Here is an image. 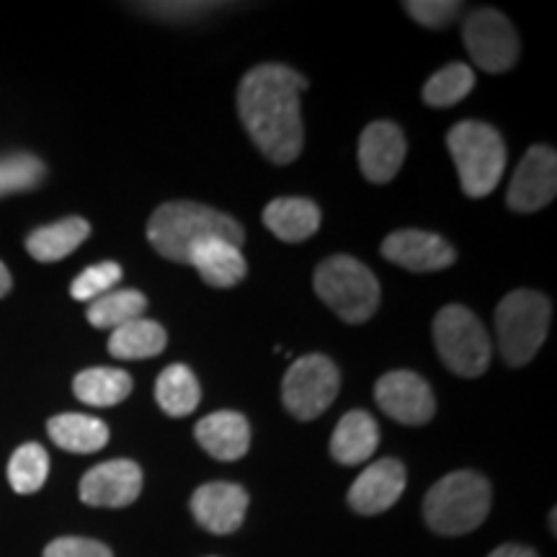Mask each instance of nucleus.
I'll list each match as a JSON object with an SVG mask.
<instances>
[{"label": "nucleus", "mask_w": 557, "mask_h": 557, "mask_svg": "<svg viewBox=\"0 0 557 557\" xmlns=\"http://www.w3.org/2000/svg\"><path fill=\"white\" fill-rule=\"evenodd\" d=\"M308 81L287 65H259L243 75L238 116L253 145L271 163L287 165L305 145L299 94Z\"/></svg>", "instance_id": "f257e3e1"}, {"label": "nucleus", "mask_w": 557, "mask_h": 557, "mask_svg": "<svg viewBox=\"0 0 557 557\" xmlns=\"http://www.w3.org/2000/svg\"><path fill=\"white\" fill-rule=\"evenodd\" d=\"M207 238H222L243 246L246 233L225 212L197 201H169L158 207L148 222V240L163 259L186 263L189 250Z\"/></svg>", "instance_id": "f03ea898"}, {"label": "nucleus", "mask_w": 557, "mask_h": 557, "mask_svg": "<svg viewBox=\"0 0 557 557\" xmlns=\"http://www.w3.org/2000/svg\"><path fill=\"white\" fill-rule=\"evenodd\" d=\"M491 513V483L472 470L449 472L423 498V519L444 537L470 534Z\"/></svg>", "instance_id": "7ed1b4c3"}, {"label": "nucleus", "mask_w": 557, "mask_h": 557, "mask_svg": "<svg viewBox=\"0 0 557 557\" xmlns=\"http://www.w3.org/2000/svg\"><path fill=\"white\" fill-rule=\"evenodd\" d=\"M459 184L472 199H483L500 184L506 169V145L498 129L485 122H459L447 135Z\"/></svg>", "instance_id": "20e7f679"}, {"label": "nucleus", "mask_w": 557, "mask_h": 557, "mask_svg": "<svg viewBox=\"0 0 557 557\" xmlns=\"http://www.w3.org/2000/svg\"><path fill=\"white\" fill-rule=\"evenodd\" d=\"M318 297L346 323H367L380 308V282L351 256H331L315 269Z\"/></svg>", "instance_id": "39448f33"}, {"label": "nucleus", "mask_w": 557, "mask_h": 557, "mask_svg": "<svg viewBox=\"0 0 557 557\" xmlns=\"http://www.w3.org/2000/svg\"><path fill=\"white\" fill-rule=\"evenodd\" d=\"M549 299L540 292L519 289L500 299L496 310L498 348L506 364L524 367L545 344L549 331Z\"/></svg>", "instance_id": "423d86ee"}, {"label": "nucleus", "mask_w": 557, "mask_h": 557, "mask_svg": "<svg viewBox=\"0 0 557 557\" xmlns=\"http://www.w3.org/2000/svg\"><path fill=\"white\" fill-rule=\"evenodd\" d=\"M434 344L438 357L459 377H480L491 367V338L478 315L462 305L436 312Z\"/></svg>", "instance_id": "0eeeda50"}, {"label": "nucleus", "mask_w": 557, "mask_h": 557, "mask_svg": "<svg viewBox=\"0 0 557 557\" xmlns=\"http://www.w3.org/2000/svg\"><path fill=\"white\" fill-rule=\"evenodd\" d=\"M341 389V374L329 357L310 354L292 361L282 382V400L299 421H312L333 406Z\"/></svg>", "instance_id": "6e6552de"}, {"label": "nucleus", "mask_w": 557, "mask_h": 557, "mask_svg": "<svg viewBox=\"0 0 557 557\" xmlns=\"http://www.w3.org/2000/svg\"><path fill=\"white\" fill-rule=\"evenodd\" d=\"M462 41L472 62L485 73H506L519 58V37L504 13L480 9L465 18Z\"/></svg>", "instance_id": "1a4fd4ad"}, {"label": "nucleus", "mask_w": 557, "mask_h": 557, "mask_svg": "<svg viewBox=\"0 0 557 557\" xmlns=\"http://www.w3.org/2000/svg\"><path fill=\"white\" fill-rule=\"evenodd\" d=\"M374 398L393 421L406 423V426H423L436 413V398L429 382L408 369L387 372L385 377H380Z\"/></svg>", "instance_id": "9d476101"}, {"label": "nucleus", "mask_w": 557, "mask_h": 557, "mask_svg": "<svg viewBox=\"0 0 557 557\" xmlns=\"http://www.w3.org/2000/svg\"><path fill=\"white\" fill-rule=\"evenodd\" d=\"M557 191V158L553 148L534 145L527 150L508 186V207L513 212H537L555 199Z\"/></svg>", "instance_id": "9b49d317"}, {"label": "nucleus", "mask_w": 557, "mask_h": 557, "mask_svg": "<svg viewBox=\"0 0 557 557\" xmlns=\"http://www.w3.org/2000/svg\"><path fill=\"white\" fill-rule=\"evenodd\" d=\"M143 491V470L132 459H111L96 465L81 480V500L86 506L124 508Z\"/></svg>", "instance_id": "f8f14e48"}, {"label": "nucleus", "mask_w": 557, "mask_h": 557, "mask_svg": "<svg viewBox=\"0 0 557 557\" xmlns=\"http://www.w3.org/2000/svg\"><path fill=\"white\" fill-rule=\"evenodd\" d=\"M403 491H406V468L398 459L387 457L369 465L354 480L351 491H348V506L361 517H374V513L387 511L398 504Z\"/></svg>", "instance_id": "ddd939ff"}, {"label": "nucleus", "mask_w": 557, "mask_h": 557, "mask_svg": "<svg viewBox=\"0 0 557 557\" xmlns=\"http://www.w3.org/2000/svg\"><path fill=\"white\" fill-rule=\"evenodd\" d=\"M406 137L395 122H372L359 137V169L372 184H389L406 160Z\"/></svg>", "instance_id": "4468645a"}, {"label": "nucleus", "mask_w": 557, "mask_h": 557, "mask_svg": "<svg viewBox=\"0 0 557 557\" xmlns=\"http://www.w3.org/2000/svg\"><path fill=\"white\" fill-rule=\"evenodd\" d=\"M382 256L408 271H442L455 263L457 253L442 235L423 230H398L382 243Z\"/></svg>", "instance_id": "2eb2a0df"}, {"label": "nucleus", "mask_w": 557, "mask_h": 557, "mask_svg": "<svg viewBox=\"0 0 557 557\" xmlns=\"http://www.w3.org/2000/svg\"><path fill=\"white\" fill-rule=\"evenodd\" d=\"M248 511V493L235 483H207L191 496V513L207 532L233 534Z\"/></svg>", "instance_id": "dca6fc26"}, {"label": "nucleus", "mask_w": 557, "mask_h": 557, "mask_svg": "<svg viewBox=\"0 0 557 557\" xmlns=\"http://www.w3.org/2000/svg\"><path fill=\"white\" fill-rule=\"evenodd\" d=\"M194 436L201 449L220 462H235V459L246 457L250 447L248 418L235 410H218V413L201 418L194 429Z\"/></svg>", "instance_id": "f3484780"}, {"label": "nucleus", "mask_w": 557, "mask_h": 557, "mask_svg": "<svg viewBox=\"0 0 557 557\" xmlns=\"http://www.w3.org/2000/svg\"><path fill=\"white\" fill-rule=\"evenodd\" d=\"M186 263L199 271L209 287L218 289L235 287V284L243 282V276H246L248 271L246 259H243L240 253V246L222 238H207L197 243V246L189 250V261Z\"/></svg>", "instance_id": "a211bd4d"}, {"label": "nucleus", "mask_w": 557, "mask_h": 557, "mask_svg": "<svg viewBox=\"0 0 557 557\" xmlns=\"http://www.w3.org/2000/svg\"><path fill=\"white\" fill-rule=\"evenodd\" d=\"M380 429L367 410H348L331 436V455L338 465H364L377 451Z\"/></svg>", "instance_id": "6ab92c4d"}, {"label": "nucleus", "mask_w": 557, "mask_h": 557, "mask_svg": "<svg viewBox=\"0 0 557 557\" xmlns=\"http://www.w3.org/2000/svg\"><path fill=\"white\" fill-rule=\"evenodd\" d=\"M263 225L284 243H302L320 227V207L312 199L284 197L263 209Z\"/></svg>", "instance_id": "aec40b11"}, {"label": "nucleus", "mask_w": 557, "mask_h": 557, "mask_svg": "<svg viewBox=\"0 0 557 557\" xmlns=\"http://www.w3.org/2000/svg\"><path fill=\"white\" fill-rule=\"evenodd\" d=\"M90 235V225L83 218H65L54 225L39 227L26 238V250L32 253V259L41 263H52L65 259L73 253Z\"/></svg>", "instance_id": "412c9836"}, {"label": "nucleus", "mask_w": 557, "mask_h": 557, "mask_svg": "<svg viewBox=\"0 0 557 557\" xmlns=\"http://www.w3.org/2000/svg\"><path fill=\"white\" fill-rule=\"evenodd\" d=\"M50 438L58 444L60 449L75 451V455H90V451H99L107 447L109 442V429L107 423L99 418L81 416V413H62L54 416L47 423Z\"/></svg>", "instance_id": "4be33fe9"}, {"label": "nucleus", "mask_w": 557, "mask_h": 557, "mask_svg": "<svg viewBox=\"0 0 557 557\" xmlns=\"http://www.w3.org/2000/svg\"><path fill=\"white\" fill-rule=\"evenodd\" d=\"M165 344H169V336L163 325H158L156 320L137 318L111 331L109 354L114 359H152L163 354Z\"/></svg>", "instance_id": "5701e85b"}, {"label": "nucleus", "mask_w": 557, "mask_h": 557, "mask_svg": "<svg viewBox=\"0 0 557 557\" xmlns=\"http://www.w3.org/2000/svg\"><path fill=\"white\" fill-rule=\"evenodd\" d=\"M75 395L81 403L94 408H109L120 406L124 398L132 393V377L124 369L114 367H94L81 372L73 382Z\"/></svg>", "instance_id": "b1692460"}, {"label": "nucleus", "mask_w": 557, "mask_h": 557, "mask_svg": "<svg viewBox=\"0 0 557 557\" xmlns=\"http://www.w3.org/2000/svg\"><path fill=\"white\" fill-rule=\"evenodd\" d=\"M156 400L173 418L194 413L201 400V389L191 369L186 364L165 367L156 382Z\"/></svg>", "instance_id": "393cba45"}, {"label": "nucleus", "mask_w": 557, "mask_h": 557, "mask_svg": "<svg viewBox=\"0 0 557 557\" xmlns=\"http://www.w3.org/2000/svg\"><path fill=\"white\" fill-rule=\"evenodd\" d=\"M145 310H148V299H145L143 292L116 289L90 302L88 323L94 325V329L116 331L120 325L129 323V320L143 318Z\"/></svg>", "instance_id": "a878e982"}, {"label": "nucleus", "mask_w": 557, "mask_h": 557, "mask_svg": "<svg viewBox=\"0 0 557 557\" xmlns=\"http://www.w3.org/2000/svg\"><path fill=\"white\" fill-rule=\"evenodd\" d=\"M475 88V73L465 62H451V65L436 70L423 86V101L429 107L447 109L455 107L462 99H468L470 90Z\"/></svg>", "instance_id": "bb28decb"}, {"label": "nucleus", "mask_w": 557, "mask_h": 557, "mask_svg": "<svg viewBox=\"0 0 557 557\" xmlns=\"http://www.w3.org/2000/svg\"><path fill=\"white\" fill-rule=\"evenodd\" d=\"M50 475V455L41 444H21L9 462V483L21 496L37 493Z\"/></svg>", "instance_id": "cd10ccee"}, {"label": "nucleus", "mask_w": 557, "mask_h": 557, "mask_svg": "<svg viewBox=\"0 0 557 557\" xmlns=\"http://www.w3.org/2000/svg\"><path fill=\"white\" fill-rule=\"evenodd\" d=\"M41 176H45V165L41 160L26 152L18 156H9L0 160V197L9 191H21L37 186Z\"/></svg>", "instance_id": "c85d7f7f"}, {"label": "nucleus", "mask_w": 557, "mask_h": 557, "mask_svg": "<svg viewBox=\"0 0 557 557\" xmlns=\"http://www.w3.org/2000/svg\"><path fill=\"white\" fill-rule=\"evenodd\" d=\"M122 278V267L114 261H103V263H96V267H90L83 271V274L75 278L73 287H70V295L75 299H81V302H94V299H99L103 295H109L111 289L116 287V282Z\"/></svg>", "instance_id": "c756f323"}, {"label": "nucleus", "mask_w": 557, "mask_h": 557, "mask_svg": "<svg viewBox=\"0 0 557 557\" xmlns=\"http://www.w3.org/2000/svg\"><path fill=\"white\" fill-rule=\"evenodd\" d=\"M403 9L421 26L444 29V26H449L462 13V3H457V0H408Z\"/></svg>", "instance_id": "7c9ffc66"}, {"label": "nucleus", "mask_w": 557, "mask_h": 557, "mask_svg": "<svg viewBox=\"0 0 557 557\" xmlns=\"http://www.w3.org/2000/svg\"><path fill=\"white\" fill-rule=\"evenodd\" d=\"M45 557H114L107 545L86 537H60L47 545Z\"/></svg>", "instance_id": "2f4dec72"}, {"label": "nucleus", "mask_w": 557, "mask_h": 557, "mask_svg": "<svg viewBox=\"0 0 557 557\" xmlns=\"http://www.w3.org/2000/svg\"><path fill=\"white\" fill-rule=\"evenodd\" d=\"M148 9L156 13V16H169V18H184V16H197V13H205L214 9L212 3H150Z\"/></svg>", "instance_id": "473e14b6"}, {"label": "nucleus", "mask_w": 557, "mask_h": 557, "mask_svg": "<svg viewBox=\"0 0 557 557\" xmlns=\"http://www.w3.org/2000/svg\"><path fill=\"white\" fill-rule=\"evenodd\" d=\"M487 557H537L532 547H521V545H500L493 549Z\"/></svg>", "instance_id": "72a5a7b5"}, {"label": "nucleus", "mask_w": 557, "mask_h": 557, "mask_svg": "<svg viewBox=\"0 0 557 557\" xmlns=\"http://www.w3.org/2000/svg\"><path fill=\"white\" fill-rule=\"evenodd\" d=\"M11 274H9V269H5L3 267V263H0V297H3V295H9V292H11Z\"/></svg>", "instance_id": "f704fd0d"}]
</instances>
